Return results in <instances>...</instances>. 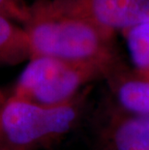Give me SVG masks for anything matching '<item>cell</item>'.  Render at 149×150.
Instances as JSON below:
<instances>
[{"instance_id": "2", "label": "cell", "mask_w": 149, "mask_h": 150, "mask_svg": "<svg viewBox=\"0 0 149 150\" xmlns=\"http://www.w3.org/2000/svg\"><path fill=\"white\" fill-rule=\"evenodd\" d=\"M90 87L69 103L42 107L9 97L0 110V144L9 150H47L62 142L83 119Z\"/></svg>"}, {"instance_id": "6", "label": "cell", "mask_w": 149, "mask_h": 150, "mask_svg": "<svg viewBox=\"0 0 149 150\" xmlns=\"http://www.w3.org/2000/svg\"><path fill=\"white\" fill-rule=\"evenodd\" d=\"M105 81L116 103L122 108L131 113L149 117V79L122 63Z\"/></svg>"}, {"instance_id": "7", "label": "cell", "mask_w": 149, "mask_h": 150, "mask_svg": "<svg viewBox=\"0 0 149 150\" xmlns=\"http://www.w3.org/2000/svg\"><path fill=\"white\" fill-rule=\"evenodd\" d=\"M15 22L0 15V65H17L30 59L27 33Z\"/></svg>"}, {"instance_id": "12", "label": "cell", "mask_w": 149, "mask_h": 150, "mask_svg": "<svg viewBox=\"0 0 149 150\" xmlns=\"http://www.w3.org/2000/svg\"><path fill=\"white\" fill-rule=\"evenodd\" d=\"M0 110H1V108H0Z\"/></svg>"}, {"instance_id": "5", "label": "cell", "mask_w": 149, "mask_h": 150, "mask_svg": "<svg viewBox=\"0 0 149 150\" xmlns=\"http://www.w3.org/2000/svg\"><path fill=\"white\" fill-rule=\"evenodd\" d=\"M56 10L115 33L149 21V0H50Z\"/></svg>"}, {"instance_id": "3", "label": "cell", "mask_w": 149, "mask_h": 150, "mask_svg": "<svg viewBox=\"0 0 149 150\" xmlns=\"http://www.w3.org/2000/svg\"><path fill=\"white\" fill-rule=\"evenodd\" d=\"M105 78V70L95 65L35 57L18 76L11 97L37 106L57 107L74 100L90 81Z\"/></svg>"}, {"instance_id": "1", "label": "cell", "mask_w": 149, "mask_h": 150, "mask_svg": "<svg viewBox=\"0 0 149 150\" xmlns=\"http://www.w3.org/2000/svg\"><path fill=\"white\" fill-rule=\"evenodd\" d=\"M23 27L30 59L45 56L95 65L105 70L106 78L123 63L114 47V32L57 11L50 0H34Z\"/></svg>"}, {"instance_id": "10", "label": "cell", "mask_w": 149, "mask_h": 150, "mask_svg": "<svg viewBox=\"0 0 149 150\" xmlns=\"http://www.w3.org/2000/svg\"><path fill=\"white\" fill-rule=\"evenodd\" d=\"M6 100H7V98H6L4 96V94L2 93V91L0 90V108H1L3 107V105H4V103L6 102Z\"/></svg>"}, {"instance_id": "4", "label": "cell", "mask_w": 149, "mask_h": 150, "mask_svg": "<svg viewBox=\"0 0 149 150\" xmlns=\"http://www.w3.org/2000/svg\"><path fill=\"white\" fill-rule=\"evenodd\" d=\"M93 119L100 150H149V117L129 112L110 98L99 105Z\"/></svg>"}, {"instance_id": "11", "label": "cell", "mask_w": 149, "mask_h": 150, "mask_svg": "<svg viewBox=\"0 0 149 150\" xmlns=\"http://www.w3.org/2000/svg\"><path fill=\"white\" fill-rule=\"evenodd\" d=\"M0 150H9V149H8V148H6L5 146H3V145L0 144Z\"/></svg>"}, {"instance_id": "8", "label": "cell", "mask_w": 149, "mask_h": 150, "mask_svg": "<svg viewBox=\"0 0 149 150\" xmlns=\"http://www.w3.org/2000/svg\"><path fill=\"white\" fill-rule=\"evenodd\" d=\"M122 32L135 70L138 75L149 79V21Z\"/></svg>"}, {"instance_id": "9", "label": "cell", "mask_w": 149, "mask_h": 150, "mask_svg": "<svg viewBox=\"0 0 149 150\" xmlns=\"http://www.w3.org/2000/svg\"><path fill=\"white\" fill-rule=\"evenodd\" d=\"M0 15L24 25L29 18V5L24 0H0Z\"/></svg>"}]
</instances>
